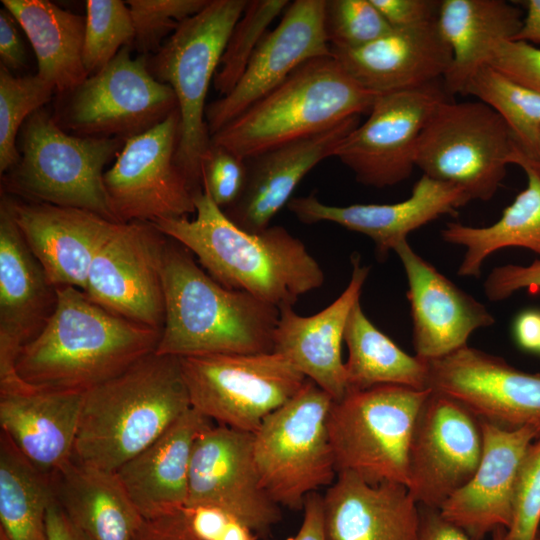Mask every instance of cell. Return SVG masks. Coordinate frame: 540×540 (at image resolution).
<instances>
[{"label": "cell", "instance_id": "1", "mask_svg": "<svg viewBox=\"0 0 540 540\" xmlns=\"http://www.w3.org/2000/svg\"><path fill=\"white\" fill-rule=\"evenodd\" d=\"M196 216L152 222L190 250L221 285L245 291L278 309L320 288L325 280L305 244L282 226L252 233L233 223L202 189L194 194Z\"/></svg>", "mask_w": 540, "mask_h": 540}, {"label": "cell", "instance_id": "2", "mask_svg": "<svg viewBox=\"0 0 540 540\" xmlns=\"http://www.w3.org/2000/svg\"><path fill=\"white\" fill-rule=\"evenodd\" d=\"M56 291L54 313L18 356L16 371L24 382L85 393L155 352L162 331L102 308L76 287Z\"/></svg>", "mask_w": 540, "mask_h": 540}, {"label": "cell", "instance_id": "3", "mask_svg": "<svg viewBox=\"0 0 540 540\" xmlns=\"http://www.w3.org/2000/svg\"><path fill=\"white\" fill-rule=\"evenodd\" d=\"M164 325L159 355L273 352L280 310L213 279L185 246L168 237L163 265Z\"/></svg>", "mask_w": 540, "mask_h": 540}, {"label": "cell", "instance_id": "4", "mask_svg": "<svg viewBox=\"0 0 540 540\" xmlns=\"http://www.w3.org/2000/svg\"><path fill=\"white\" fill-rule=\"evenodd\" d=\"M190 408L180 358L153 352L84 393L72 459L116 472Z\"/></svg>", "mask_w": 540, "mask_h": 540}, {"label": "cell", "instance_id": "5", "mask_svg": "<svg viewBox=\"0 0 540 540\" xmlns=\"http://www.w3.org/2000/svg\"><path fill=\"white\" fill-rule=\"evenodd\" d=\"M377 94L330 55L312 59L211 136V144L252 158L370 112Z\"/></svg>", "mask_w": 540, "mask_h": 540}, {"label": "cell", "instance_id": "6", "mask_svg": "<svg viewBox=\"0 0 540 540\" xmlns=\"http://www.w3.org/2000/svg\"><path fill=\"white\" fill-rule=\"evenodd\" d=\"M248 0H209L184 20L147 59L148 69L173 90L179 131L175 161L194 192L202 190V165L211 147L206 97L213 84L229 35Z\"/></svg>", "mask_w": 540, "mask_h": 540}, {"label": "cell", "instance_id": "7", "mask_svg": "<svg viewBox=\"0 0 540 540\" xmlns=\"http://www.w3.org/2000/svg\"><path fill=\"white\" fill-rule=\"evenodd\" d=\"M21 132L19 161L4 177L10 193L119 222L105 188L104 167L117 156L123 139L68 134L44 109L32 114Z\"/></svg>", "mask_w": 540, "mask_h": 540}, {"label": "cell", "instance_id": "8", "mask_svg": "<svg viewBox=\"0 0 540 540\" xmlns=\"http://www.w3.org/2000/svg\"><path fill=\"white\" fill-rule=\"evenodd\" d=\"M430 389L379 385L333 401L328 432L337 474L369 484H408V456L419 411Z\"/></svg>", "mask_w": 540, "mask_h": 540}, {"label": "cell", "instance_id": "9", "mask_svg": "<svg viewBox=\"0 0 540 540\" xmlns=\"http://www.w3.org/2000/svg\"><path fill=\"white\" fill-rule=\"evenodd\" d=\"M331 396L308 380L253 433L261 484L280 507L303 510L306 498L337 477L328 432Z\"/></svg>", "mask_w": 540, "mask_h": 540}, {"label": "cell", "instance_id": "10", "mask_svg": "<svg viewBox=\"0 0 540 540\" xmlns=\"http://www.w3.org/2000/svg\"><path fill=\"white\" fill-rule=\"evenodd\" d=\"M517 143L504 120L481 101L440 103L424 127L415 165L423 175L490 200L512 164Z\"/></svg>", "mask_w": 540, "mask_h": 540}, {"label": "cell", "instance_id": "11", "mask_svg": "<svg viewBox=\"0 0 540 540\" xmlns=\"http://www.w3.org/2000/svg\"><path fill=\"white\" fill-rule=\"evenodd\" d=\"M191 407L218 425L254 433L307 378L275 352L180 358Z\"/></svg>", "mask_w": 540, "mask_h": 540}, {"label": "cell", "instance_id": "12", "mask_svg": "<svg viewBox=\"0 0 540 540\" xmlns=\"http://www.w3.org/2000/svg\"><path fill=\"white\" fill-rule=\"evenodd\" d=\"M69 94L61 123L85 137L125 140L178 109L171 87L151 74L144 55L131 57L129 46Z\"/></svg>", "mask_w": 540, "mask_h": 540}, {"label": "cell", "instance_id": "13", "mask_svg": "<svg viewBox=\"0 0 540 540\" xmlns=\"http://www.w3.org/2000/svg\"><path fill=\"white\" fill-rule=\"evenodd\" d=\"M176 109L165 120L124 140L104 184L119 222H156L195 213L194 190L175 161Z\"/></svg>", "mask_w": 540, "mask_h": 540}, {"label": "cell", "instance_id": "14", "mask_svg": "<svg viewBox=\"0 0 540 540\" xmlns=\"http://www.w3.org/2000/svg\"><path fill=\"white\" fill-rule=\"evenodd\" d=\"M443 80L377 96L368 118L348 134L333 157L357 182L375 188L410 177L419 137L435 109L450 99Z\"/></svg>", "mask_w": 540, "mask_h": 540}, {"label": "cell", "instance_id": "15", "mask_svg": "<svg viewBox=\"0 0 540 540\" xmlns=\"http://www.w3.org/2000/svg\"><path fill=\"white\" fill-rule=\"evenodd\" d=\"M167 241L152 222H120L95 256L83 292L120 317L162 331Z\"/></svg>", "mask_w": 540, "mask_h": 540}, {"label": "cell", "instance_id": "16", "mask_svg": "<svg viewBox=\"0 0 540 540\" xmlns=\"http://www.w3.org/2000/svg\"><path fill=\"white\" fill-rule=\"evenodd\" d=\"M482 449L479 419L457 400L430 390L408 456L407 487L418 505L440 510L471 479Z\"/></svg>", "mask_w": 540, "mask_h": 540}, {"label": "cell", "instance_id": "17", "mask_svg": "<svg viewBox=\"0 0 540 540\" xmlns=\"http://www.w3.org/2000/svg\"><path fill=\"white\" fill-rule=\"evenodd\" d=\"M219 508L266 535L281 520V507L264 490L253 454V433L211 425L196 439L185 507Z\"/></svg>", "mask_w": 540, "mask_h": 540}, {"label": "cell", "instance_id": "18", "mask_svg": "<svg viewBox=\"0 0 540 540\" xmlns=\"http://www.w3.org/2000/svg\"><path fill=\"white\" fill-rule=\"evenodd\" d=\"M428 366L427 388L457 400L479 420L540 430V374L468 345Z\"/></svg>", "mask_w": 540, "mask_h": 540}, {"label": "cell", "instance_id": "19", "mask_svg": "<svg viewBox=\"0 0 540 540\" xmlns=\"http://www.w3.org/2000/svg\"><path fill=\"white\" fill-rule=\"evenodd\" d=\"M325 0H295L268 31L234 88L206 106L212 136L281 85L306 62L331 55L324 27Z\"/></svg>", "mask_w": 540, "mask_h": 540}, {"label": "cell", "instance_id": "20", "mask_svg": "<svg viewBox=\"0 0 540 540\" xmlns=\"http://www.w3.org/2000/svg\"><path fill=\"white\" fill-rule=\"evenodd\" d=\"M57 291L15 221L8 196L0 203V386L19 383L16 362L55 311Z\"/></svg>", "mask_w": 540, "mask_h": 540}, {"label": "cell", "instance_id": "21", "mask_svg": "<svg viewBox=\"0 0 540 540\" xmlns=\"http://www.w3.org/2000/svg\"><path fill=\"white\" fill-rule=\"evenodd\" d=\"M479 421L483 449L477 470L439 510L471 540H482L495 529L510 526L520 469L540 434L534 427L506 429Z\"/></svg>", "mask_w": 540, "mask_h": 540}, {"label": "cell", "instance_id": "22", "mask_svg": "<svg viewBox=\"0 0 540 540\" xmlns=\"http://www.w3.org/2000/svg\"><path fill=\"white\" fill-rule=\"evenodd\" d=\"M408 282L407 298L413 323L415 355L434 360L467 346L477 329L495 323L477 301L419 256L407 240L394 249Z\"/></svg>", "mask_w": 540, "mask_h": 540}, {"label": "cell", "instance_id": "23", "mask_svg": "<svg viewBox=\"0 0 540 540\" xmlns=\"http://www.w3.org/2000/svg\"><path fill=\"white\" fill-rule=\"evenodd\" d=\"M470 198L458 187L422 175L411 195L392 204H325L315 193L292 198L288 209L305 224L332 222L348 230L362 233L375 244L379 261L412 231L443 215H455Z\"/></svg>", "mask_w": 540, "mask_h": 540}, {"label": "cell", "instance_id": "24", "mask_svg": "<svg viewBox=\"0 0 540 540\" xmlns=\"http://www.w3.org/2000/svg\"><path fill=\"white\" fill-rule=\"evenodd\" d=\"M10 206L28 247L54 287L84 291L92 262L120 222L95 212L44 202Z\"/></svg>", "mask_w": 540, "mask_h": 540}, {"label": "cell", "instance_id": "25", "mask_svg": "<svg viewBox=\"0 0 540 540\" xmlns=\"http://www.w3.org/2000/svg\"><path fill=\"white\" fill-rule=\"evenodd\" d=\"M352 274L340 296L320 312L301 316L293 306L280 308L273 336V352L283 356L333 401L347 394L341 349L349 314L360 300L369 274L359 254L351 257Z\"/></svg>", "mask_w": 540, "mask_h": 540}, {"label": "cell", "instance_id": "26", "mask_svg": "<svg viewBox=\"0 0 540 540\" xmlns=\"http://www.w3.org/2000/svg\"><path fill=\"white\" fill-rule=\"evenodd\" d=\"M353 117L319 133L300 138L246 159L247 176L239 199L224 210L238 227L258 233L288 204L303 178L333 154L358 125Z\"/></svg>", "mask_w": 540, "mask_h": 540}, {"label": "cell", "instance_id": "27", "mask_svg": "<svg viewBox=\"0 0 540 540\" xmlns=\"http://www.w3.org/2000/svg\"><path fill=\"white\" fill-rule=\"evenodd\" d=\"M436 20L391 28L361 47L331 48V55L357 83L377 95L443 80L452 53Z\"/></svg>", "mask_w": 540, "mask_h": 540}, {"label": "cell", "instance_id": "28", "mask_svg": "<svg viewBox=\"0 0 540 540\" xmlns=\"http://www.w3.org/2000/svg\"><path fill=\"white\" fill-rule=\"evenodd\" d=\"M84 393L26 382L0 389V427L38 470L53 474L73 458Z\"/></svg>", "mask_w": 540, "mask_h": 540}, {"label": "cell", "instance_id": "29", "mask_svg": "<svg viewBox=\"0 0 540 540\" xmlns=\"http://www.w3.org/2000/svg\"><path fill=\"white\" fill-rule=\"evenodd\" d=\"M322 501L330 540H419L420 506L404 484L340 472Z\"/></svg>", "mask_w": 540, "mask_h": 540}, {"label": "cell", "instance_id": "30", "mask_svg": "<svg viewBox=\"0 0 540 540\" xmlns=\"http://www.w3.org/2000/svg\"><path fill=\"white\" fill-rule=\"evenodd\" d=\"M212 421L190 408L163 435L116 472L143 519L185 508L193 446Z\"/></svg>", "mask_w": 540, "mask_h": 540}, {"label": "cell", "instance_id": "31", "mask_svg": "<svg viewBox=\"0 0 540 540\" xmlns=\"http://www.w3.org/2000/svg\"><path fill=\"white\" fill-rule=\"evenodd\" d=\"M523 16L504 0H441L436 22L452 53L443 77L450 97L465 95L469 81L489 63L497 45L518 34Z\"/></svg>", "mask_w": 540, "mask_h": 540}, {"label": "cell", "instance_id": "32", "mask_svg": "<svg viewBox=\"0 0 540 540\" xmlns=\"http://www.w3.org/2000/svg\"><path fill=\"white\" fill-rule=\"evenodd\" d=\"M51 478L55 499L87 540H134L144 519L115 472L72 459Z\"/></svg>", "mask_w": 540, "mask_h": 540}, {"label": "cell", "instance_id": "33", "mask_svg": "<svg viewBox=\"0 0 540 540\" xmlns=\"http://www.w3.org/2000/svg\"><path fill=\"white\" fill-rule=\"evenodd\" d=\"M26 34L37 75L56 92L69 93L88 76L82 59L85 18L47 0H2Z\"/></svg>", "mask_w": 540, "mask_h": 540}, {"label": "cell", "instance_id": "34", "mask_svg": "<svg viewBox=\"0 0 540 540\" xmlns=\"http://www.w3.org/2000/svg\"><path fill=\"white\" fill-rule=\"evenodd\" d=\"M512 164L522 168L527 185L494 224L472 227L451 222L441 230L445 242L466 249L457 272L462 277H479L484 260L502 248L522 247L540 256V176L518 145Z\"/></svg>", "mask_w": 540, "mask_h": 540}, {"label": "cell", "instance_id": "35", "mask_svg": "<svg viewBox=\"0 0 540 540\" xmlns=\"http://www.w3.org/2000/svg\"><path fill=\"white\" fill-rule=\"evenodd\" d=\"M348 358L344 362L347 393L379 385L428 389V361L411 356L380 331L364 313L360 300L345 328Z\"/></svg>", "mask_w": 540, "mask_h": 540}, {"label": "cell", "instance_id": "36", "mask_svg": "<svg viewBox=\"0 0 540 540\" xmlns=\"http://www.w3.org/2000/svg\"><path fill=\"white\" fill-rule=\"evenodd\" d=\"M53 498L51 475L38 470L0 431V537L48 540L46 517Z\"/></svg>", "mask_w": 540, "mask_h": 540}, {"label": "cell", "instance_id": "37", "mask_svg": "<svg viewBox=\"0 0 540 540\" xmlns=\"http://www.w3.org/2000/svg\"><path fill=\"white\" fill-rule=\"evenodd\" d=\"M465 95L492 108L504 120L521 151L532 155L540 138L539 93L486 64L471 78Z\"/></svg>", "mask_w": 540, "mask_h": 540}, {"label": "cell", "instance_id": "38", "mask_svg": "<svg viewBox=\"0 0 540 540\" xmlns=\"http://www.w3.org/2000/svg\"><path fill=\"white\" fill-rule=\"evenodd\" d=\"M54 86L39 75L14 76L0 65V172L17 164L19 129L28 118L50 101Z\"/></svg>", "mask_w": 540, "mask_h": 540}, {"label": "cell", "instance_id": "39", "mask_svg": "<svg viewBox=\"0 0 540 540\" xmlns=\"http://www.w3.org/2000/svg\"><path fill=\"white\" fill-rule=\"evenodd\" d=\"M288 0H250L235 23L213 79L221 96L240 80L269 25L289 5Z\"/></svg>", "mask_w": 540, "mask_h": 540}, {"label": "cell", "instance_id": "40", "mask_svg": "<svg viewBox=\"0 0 540 540\" xmlns=\"http://www.w3.org/2000/svg\"><path fill=\"white\" fill-rule=\"evenodd\" d=\"M82 59L91 76L135 40V29L126 2L87 0Z\"/></svg>", "mask_w": 540, "mask_h": 540}, {"label": "cell", "instance_id": "41", "mask_svg": "<svg viewBox=\"0 0 540 540\" xmlns=\"http://www.w3.org/2000/svg\"><path fill=\"white\" fill-rule=\"evenodd\" d=\"M324 27L333 49H354L391 29L371 0H325Z\"/></svg>", "mask_w": 540, "mask_h": 540}, {"label": "cell", "instance_id": "42", "mask_svg": "<svg viewBox=\"0 0 540 540\" xmlns=\"http://www.w3.org/2000/svg\"><path fill=\"white\" fill-rule=\"evenodd\" d=\"M209 0H128L137 48L158 51L163 36L206 7Z\"/></svg>", "mask_w": 540, "mask_h": 540}, {"label": "cell", "instance_id": "43", "mask_svg": "<svg viewBox=\"0 0 540 540\" xmlns=\"http://www.w3.org/2000/svg\"><path fill=\"white\" fill-rule=\"evenodd\" d=\"M506 540H540V434L530 445L520 469Z\"/></svg>", "mask_w": 540, "mask_h": 540}, {"label": "cell", "instance_id": "44", "mask_svg": "<svg viewBox=\"0 0 540 540\" xmlns=\"http://www.w3.org/2000/svg\"><path fill=\"white\" fill-rule=\"evenodd\" d=\"M246 176L245 159L211 144L202 165V189L218 207L227 209L239 199Z\"/></svg>", "mask_w": 540, "mask_h": 540}, {"label": "cell", "instance_id": "45", "mask_svg": "<svg viewBox=\"0 0 540 540\" xmlns=\"http://www.w3.org/2000/svg\"><path fill=\"white\" fill-rule=\"evenodd\" d=\"M488 64L540 94L539 47L523 41L506 40L497 45Z\"/></svg>", "mask_w": 540, "mask_h": 540}, {"label": "cell", "instance_id": "46", "mask_svg": "<svg viewBox=\"0 0 540 540\" xmlns=\"http://www.w3.org/2000/svg\"><path fill=\"white\" fill-rule=\"evenodd\" d=\"M524 288H540V260L527 266L508 264L495 267L484 282L485 295L493 302L504 300Z\"/></svg>", "mask_w": 540, "mask_h": 540}, {"label": "cell", "instance_id": "47", "mask_svg": "<svg viewBox=\"0 0 540 540\" xmlns=\"http://www.w3.org/2000/svg\"><path fill=\"white\" fill-rule=\"evenodd\" d=\"M391 28L428 23L437 19L441 0H371Z\"/></svg>", "mask_w": 540, "mask_h": 540}, {"label": "cell", "instance_id": "48", "mask_svg": "<svg viewBox=\"0 0 540 540\" xmlns=\"http://www.w3.org/2000/svg\"><path fill=\"white\" fill-rule=\"evenodd\" d=\"M134 540H201L192 530L182 510L144 519Z\"/></svg>", "mask_w": 540, "mask_h": 540}, {"label": "cell", "instance_id": "49", "mask_svg": "<svg viewBox=\"0 0 540 540\" xmlns=\"http://www.w3.org/2000/svg\"><path fill=\"white\" fill-rule=\"evenodd\" d=\"M419 540H471L461 529L447 521L438 509L420 506ZM492 540H506V528L499 527L492 533Z\"/></svg>", "mask_w": 540, "mask_h": 540}, {"label": "cell", "instance_id": "50", "mask_svg": "<svg viewBox=\"0 0 540 540\" xmlns=\"http://www.w3.org/2000/svg\"><path fill=\"white\" fill-rule=\"evenodd\" d=\"M14 17L0 10V58L1 65L9 71L18 70L26 62V53Z\"/></svg>", "mask_w": 540, "mask_h": 540}, {"label": "cell", "instance_id": "51", "mask_svg": "<svg viewBox=\"0 0 540 540\" xmlns=\"http://www.w3.org/2000/svg\"><path fill=\"white\" fill-rule=\"evenodd\" d=\"M193 532L201 540H218L232 518L225 511L211 506L183 509Z\"/></svg>", "mask_w": 540, "mask_h": 540}, {"label": "cell", "instance_id": "52", "mask_svg": "<svg viewBox=\"0 0 540 540\" xmlns=\"http://www.w3.org/2000/svg\"><path fill=\"white\" fill-rule=\"evenodd\" d=\"M302 511L303 520L297 533L287 540H330L325 529L322 495L310 494Z\"/></svg>", "mask_w": 540, "mask_h": 540}, {"label": "cell", "instance_id": "53", "mask_svg": "<svg viewBox=\"0 0 540 540\" xmlns=\"http://www.w3.org/2000/svg\"><path fill=\"white\" fill-rule=\"evenodd\" d=\"M513 331L515 340L522 349L539 352L540 311L527 310L520 313L514 322Z\"/></svg>", "mask_w": 540, "mask_h": 540}, {"label": "cell", "instance_id": "54", "mask_svg": "<svg viewBox=\"0 0 540 540\" xmlns=\"http://www.w3.org/2000/svg\"><path fill=\"white\" fill-rule=\"evenodd\" d=\"M46 527L48 540H87L68 519L55 496L47 510Z\"/></svg>", "mask_w": 540, "mask_h": 540}, {"label": "cell", "instance_id": "55", "mask_svg": "<svg viewBox=\"0 0 540 540\" xmlns=\"http://www.w3.org/2000/svg\"><path fill=\"white\" fill-rule=\"evenodd\" d=\"M525 8L522 26L513 40L540 44V0L517 1Z\"/></svg>", "mask_w": 540, "mask_h": 540}, {"label": "cell", "instance_id": "56", "mask_svg": "<svg viewBox=\"0 0 540 540\" xmlns=\"http://www.w3.org/2000/svg\"><path fill=\"white\" fill-rule=\"evenodd\" d=\"M218 540H257V535L243 523L231 519Z\"/></svg>", "mask_w": 540, "mask_h": 540}, {"label": "cell", "instance_id": "57", "mask_svg": "<svg viewBox=\"0 0 540 540\" xmlns=\"http://www.w3.org/2000/svg\"><path fill=\"white\" fill-rule=\"evenodd\" d=\"M521 150V149H520ZM523 153V152H522ZM524 158L530 164V166L539 174L540 176V138L538 144L532 153V155L527 156L523 153Z\"/></svg>", "mask_w": 540, "mask_h": 540}, {"label": "cell", "instance_id": "58", "mask_svg": "<svg viewBox=\"0 0 540 540\" xmlns=\"http://www.w3.org/2000/svg\"><path fill=\"white\" fill-rule=\"evenodd\" d=\"M539 352H540V346H539Z\"/></svg>", "mask_w": 540, "mask_h": 540}]
</instances>
